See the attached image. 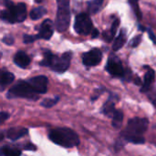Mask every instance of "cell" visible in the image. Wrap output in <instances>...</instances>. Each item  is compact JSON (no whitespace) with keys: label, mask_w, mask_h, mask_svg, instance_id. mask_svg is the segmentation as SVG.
Returning <instances> with one entry per match:
<instances>
[{"label":"cell","mask_w":156,"mask_h":156,"mask_svg":"<svg viewBox=\"0 0 156 156\" xmlns=\"http://www.w3.org/2000/svg\"><path fill=\"white\" fill-rule=\"evenodd\" d=\"M48 138L54 144L65 148H72L80 144L78 134L73 130L66 127L51 130Z\"/></svg>","instance_id":"cell-1"},{"label":"cell","mask_w":156,"mask_h":156,"mask_svg":"<svg viewBox=\"0 0 156 156\" xmlns=\"http://www.w3.org/2000/svg\"><path fill=\"white\" fill-rule=\"evenodd\" d=\"M71 58H72L71 52H66L62 54V56L58 57L52 54L50 51L46 50L44 52V59L40 62V65L45 67H49L52 70L56 72L63 73L69 69L70 65Z\"/></svg>","instance_id":"cell-2"},{"label":"cell","mask_w":156,"mask_h":156,"mask_svg":"<svg viewBox=\"0 0 156 156\" xmlns=\"http://www.w3.org/2000/svg\"><path fill=\"white\" fill-rule=\"evenodd\" d=\"M58 12L56 17V27L58 31L64 32L68 29L70 22L69 0H57Z\"/></svg>","instance_id":"cell-3"},{"label":"cell","mask_w":156,"mask_h":156,"mask_svg":"<svg viewBox=\"0 0 156 156\" xmlns=\"http://www.w3.org/2000/svg\"><path fill=\"white\" fill-rule=\"evenodd\" d=\"M8 99L13 98H25L28 100H37L38 95L34 92L31 89L30 85L27 80H19L16 84H15L6 94Z\"/></svg>","instance_id":"cell-4"},{"label":"cell","mask_w":156,"mask_h":156,"mask_svg":"<svg viewBox=\"0 0 156 156\" xmlns=\"http://www.w3.org/2000/svg\"><path fill=\"white\" fill-rule=\"evenodd\" d=\"M149 122L145 118H133L128 122L127 128L124 132H122V136H130V135H140L142 136L148 128Z\"/></svg>","instance_id":"cell-5"},{"label":"cell","mask_w":156,"mask_h":156,"mask_svg":"<svg viewBox=\"0 0 156 156\" xmlns=\"http://www.w3.org/2000/svg\"><path fill=\"white\" fill-rule=\"evenodd\" d=\"M74 28L76 32L80 35H89L91 34L94 29L92 21L88 14L81 13L78 15L75 18Z\"/></svg>","instance_id":"cell-6"},{"label":"cell","mask_w":156,"mask_h":156,"mask_svg":"<svg viewBox=\"0 0 156 156\" xmlns=\"http://www.w3.org/2000/svg\"><path fill=\"white\" fill-rule=\"evenodd\" d=\"M6 9L10 12L13 21L15 22H23L27 17V7L23 3H19L17 5L13 4L11 1H5Z\"/></svg>","instance_id":"cell-7"},{"label":"cell","mask_w":156,"mask_h":156,"mask_svg":"<svg viewBox=\"0 0 156 156\" xmlns=\"http://www.w3.org/2000/svg\"><path fill=\"white\" fill-rule=\"evenodd\" d=\"M28 84L30 85L31 89L34 90L35 93L38 94H44L47 92L48 90V78L46 76L40 75V76H36L33 77L29 80H27Z\"/></svg>","instance_id":"cell-8"},{"label":"cell","mask_w":156,"mask_h":156,"mask_svg":"<svg viewBox=\"0 0 156 156\" xmlns=\"http://www.w3.org/2000/svg\"><path fill=\"white\" fill-rule=\"evenodd\" d=\"M106 69L113 77H123L125 74L122 62L116 56H111L109 58Z\"/></svg>","instance_id":"cell-9"},{"label":"cell","mask_w":156,"mask_h":156,"mask_svg":"<svg viewBox=\"0 0 156 156\" xmlns=\"http://www.w3.org/2000/svg\"><path fill=\"white\" fill-rule=\"evenodd\" d=\"M102 58V53L98 48H93L89 52H86L82 56V62L87 67H94L101 63Z\"/></svg>","instance_id":"cell-10"},{"label":"cell","mask_w":156,"mask_h":156,"mask_svg":"<svg viewBox=\"0 0 156 156\" xmlns=\"http://www.w3.org/2000/svg\"><path fill=\"white\" fill-rule=\"evenodd\" d=\"M53 35V23L49 19H46L39 28L38 35H37V39L43 38V39H49Z\"/></svg>","instance_id":"cell-11"},{"label":"cell","mask_w":156,"mask_h":156,"mask_svg":"<svg viewBox=\"0 0 156 156\" xmlns=\"http://www.w3.org/2000/svg\"><path fill=\"white\" fill-rule=\"evenodd\" d=\"M28 130L24 127H13L6 131V137L11 141H16L21 137L27 135Z\"/></svg>","instance_id":"cell-12"},{"label":"cell","mask_w":156,"mask_h":156,"mask_svg":"<svg viewBox=\"0 0 156 156\" xmlns=\"http://www.w3.org/2000/svg\"><path fill=\"white\" fill-rule=\"evenodd\" d=\"M15 80L13 73L6 70H0V92L4 91L8 85H10Z\"/></svg>","instance_id":"cell-13"},{"label":"cell","mask_w":156,"mask_h":156,"mask_svg":"<svg viewBox=\"0 0 156 156\" xmlns=\"http://www.w3.org/2000/svg\"><path fill=\"white\" fill-rule=\"evenodd\" d=\"M14 62L16 66L26 69L30 64V58L23 51H18L14 57Z\"/></svg>","instance_id":"cell-14"},{"label":"cell","mask_w":156,"mask_h":156,"mask_svg":"<svg viewBox=\"0 0 156 156\" xmlns=\"http://www.w3.org/2000/svg\"><path fill=\"white\" fill-rule=\"evenodd\" d=\"M154 78H155V73H154V70L152 69H149L145 75H144V84H143V87L141 89V91L142 92H146L150 87L152 86V84L154 83Z\"/></svg>","instance_id":"cell-15"},{"label":"cell","mask_w":156,"mask_h":156,"mask_svg":"<svg viewBox=\"0 0 156 156\" xmlns=\"http://www.w3.org/2000/svg\"><path fill=\"white\" fill-rule=\"evenodd\" d=\"M125 42H126V32H125V30L122 29L120 32L119 36L115 38L113 45H112V49L114 51H118L124 46Z\"/></svg>","instance_id":"cell-16"},{"label":"cell","mask_w":156,"mask_h":156,"mask_svg":"<svg viewBox=\"0 0 156 156\" xmlns=\"http://www.w3.org/2000/svg\"><path fill=\"white\" fill-rule=\"evenodd\" d=\"M21 151L16 147L5 145L0 148V156H20Z\"/></svg>","instance_id":"cell-17"},{"label":"cell","mask_w":156,"mask_h":156,"mask_svg":"<svg viewBox=\"0 0 156 156\" xmlns=\"http://www.w3.org/2000/svg\"><path fill=\"white\" fill-rule=\"evenodd\" d=\"M116 112V109H115V105H114V101H112L111 99L104 104L103 108H102V112L108 116V117H112L114 112Z\"/></svg>","instance_id":"cell-18"},{"label":"cell","mask_w":156,"mask_h":156,"mask_svg":"<svg viewBox=\"0 0 156 156\" xmlns=\"http://www.w3.org/2000/svg\"><path fill=\"white\" fill-rule=\"evenodd\" d=\"M119 24H120L119 19H115V20L113 21L112 25L111 30H110L109 32H105V33H104V38H105L107 41L110 42V41H112V40L114 38L115 34H116V31H117V28H118V27H119Z\"/></svg>","instance_id":"cell-19"},{"label":"cell","mask_w":156,"mask_h":156,"mask_svg":"<svg viewBox=\"0 0 156 156\" xmlns=\"http://www.w3.org/2000/svg\"><path fill=\"white\" fill-rule=\"evenodd\" d=\"M46 13H47V9L44 6H38L37 8L32 9L30 14H29V16H30L31 19L37 20V19H40Z\"/></svg>","instance_id":"cell-20"},{"label":"cell","mask_w":156,"mask_h":156,"mask_svg":"<svg viewBox=\"0 0 156 156\" xmlns=\"http://www.w3.org/2000/svg\"><path fill=\"white\" fill-rule=\"evenodd\" d=\"M112 126L115 127V128H120L122 126V120H123V113L122 111L120 110H116V112H114L113 116L112 117Z\"/></svg>","instance_id":"cell-21"},{"label":"cell","mask_w":156,"mask_h":156,"mask_svg":"<svg viewBox=\"0 0 156 156\" xmlns=\"http://www.w3.org/2000/svg\"><path fill=\"white\" fill-rule=\"evenodd\" d=\"M103 0H93L89 2L88 4V10L90 14H96L101 7Z\"/></svg>","instance_id":"cell-22"},{"label":"cell","mask_w":156,"mask_h":156,"mask_svg":"<svg viewBox=\"0 0 156 156\" xmlns=\"http://www.w3.org/2000/svg\"><path fill=\"white\" fill-rule=\"evenodd\" d=\"M124 138L127 142L133 143L135 144H143L145 142V139L140 135H130V136H125Z\"/></svg>","instance_id":"cell-23"},{"label":"cell","mask_w":156,"mask_h":156,"mask_svg":"<svg viewBox=\"0 0 156 156\" xmlns=\"http://www.w3.org/2000/svg\"><path fill=\"white\" fill-rule=\"evenodd\" d=\"M59 101V97H55V98H48L45 99L44 101H42L41 105L45 108H51L54 105H56V103Z\"/></svg>","instance_id":"cell-24"},{"label":"cell","mask_w":156,"mask_h":156,"mask_svg":"<svg viewBox=\"0 0 156 156\" xmlns=\"http://www.w3.org/2000/svg\"><path fill=\"white\" fill-rule=\"evenodd\" d=\"M128 1H129V3L131 4L132 7H133V11H134V13H135V15H136V16H137V18H138L139 20H141L143 16H142V12H141V10H140V8H139V5H138V1H139V0H128Z\"/></svg>","instance_id":"cell-25"},{"label":"cell","mask_w":156,"mask_h":156,"mask_svg":"<svg viewBox=\"0 0 156 156\" xmlns=\"http://www.w3.org/2000/svg\"><path fill=\"white\" fill-rule=\"evenodd\" d=\"M37 39V36H32V35H25L24 37H23V40H24V43L27 44V43H32L34 40Z\"/></svg>","instance_id":"cell-26"},{"label":"cell","mask_w":156,"mask_h":156,"mask_svg":"<svg viewBox=\"0 0 156 156\" xmlns=\"http://www.w3.org/2000/svg\"><path fill=\"white\" fill-rule=\"evenodd\" d=\"M141 41H142V36H136L135 37H133V39H132V41H131V46L133 47V48H135V47H137V46H139V44L141 43Z\"/></svg>","instance_id":"cell-27"},{"label":"cell","mask_w":156,"mask_h":156,"mask_svg":"<svg viewBox=\"0 0 156 156\" xmlns=\"http://www.w3.org/2000/svg\"><path fill=\"white\" fill-rule=\"evenodd\" d=\"M9 113L5 112H0V124L5 122L8 118H9Z\"/></svg>","instance_id":"cell-28"},{"label":"cell","mask_w":156,"mask_h":156,"mask_svg":"<svg viewBox=\"0 0 156 156\" xmlns=\"http://www.w3.org/2000/svg\"><path fill=\"white\" fill-rule=\"evenodd\" d=\"M3 41L5 44L6 45H12L14 43V38L10 36H5L4 38H3Z\"/></svg>","instance_id":"cell-29"},{"label":"cell","mask_w":156,"mask_h":156,"mask_svg":"<svg viewBox=\"0 0 156 156\" xmlns=\"http://www.w3.org/2000/svg\"><path fill=\"white\" fill-rule=\"evenodd\" d=\"M147 32H148V34H149L150 38L153 40V42H154V43L156 45V37H155V36H154V32H153V30H152V29H150V28H148V29H147Z\"/></svg>","instance_id":"cell-30"},{"label":"cell","mask_w":156,"mask_h":156,"mask_svg":"<svg viewBox=\"0 0 156 156\" xmlns=\"http://www.w3.org/2000/svg\"><path fill=\"white\" fill-rule=\"evenodd\" d=\"M24 149L25 150H30V151H36V146L35 145H33V144H27V145H25L24 146Z\"/></svg>","instance_id":"cell-31"},{"label":"cell","mask_w":156,"mask_h":156,"mask_svg":"<svg viewBox=\"0 0 156 156\" xmlns=\"http://www.w3.org/2000/svg\"><path fill=\"white\" fill-rule=\"evenodd\" d=\"M91 36H92V37H93V38L97 37L99 36V31H98L96 28H94V29L92 30V32H91Z\"/></svg>","instance_id":"cell-32"},{"label":"cell","mask_w":156,"mask_h":156,"mask_svg":"<svg viewBox=\"0 0 156 156\" xmlns=\"http://www.w3.org/2000/svg\"><path fill=\"white\" fill-rule=\"evenodd\" d=\"M151 101H152V102L154 103V107H155L156 109V94L151 96Z\"/></svg>","instance_id":"cell-33"},{"label":"cell","mask_w":156,"mask_h":156,"mask_svg":"<svg viewBox=\"0 0 156 156\" xmlns=\"http://www.w3.org/2000/svg\"><path fill=\"white\" fill-rule=\"evenodd\" d=\"M134 82H135V84H137V85H140L141 84V80H140V78L139 77H136V80L134 79Z\"/></svg>","instance_id":"cell-34"},{"label":"cell","mask_w":156,"mask_h":156,"mask_svg":"<svg viewBox=\"0 0 156 156\" xmlns=\"http://www.w3.org/2000/svg\"><path fill=\"white\" fill-rule=\"evenodd\" d=\"M3 139H4V134H3V133H0V142H1Z\"/></svg>","instance_id":"cell-35"},{"label":"cell","mask_w":156,"mask_h":156,"mask_svg":"<svg viewBox=\"0 0 156 156\" xmlns=\"http://www.w3.org/2000/svg\"><path fill=\"white\" fill-rule=\"evenodd\" d=\"M139 27H140V29H141V30H143V31H144V30H145V28H144V27H142V26H140Z\"/></svg>","instance_id":"cell-36"},{"label":"cell","mask_w":156,"mask_h":156,"mask_svg":"<svg viewBox=\"0 0 156 156\" xmlns=\"http://www.w3.org/2000/svg\"><path fill=\"white\" fill-rule=\"evenodd\" d=\"M35 1H36L37 3H41V2H42L43 0H35Z\"/></svg>","instance_id":"cell-37"}]
</instances>
